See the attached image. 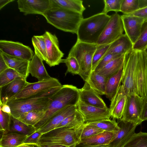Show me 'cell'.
Masks as SVG:
<instances>
[{"instance_id":"6da1fadb","label":"cell","mask_w":147,"mask_h":147,"mask_svg":"<svg viewBox=\"0 0 147 147\" xmlns=\"http://www.w3.org/2000/svg\"><path fill=\"white\" fill-rule=\"evenodd\" d=\"M121 85L127 96L143 98L147 94V56L145 51L133 49L125 55Z\"/></svg>"},{"instance_id":"7a4b0ae2","label":"cell","mask_w":147,"mask_h":147,"mask_svg":"<svg viewBox=\"0 0 147 147\" xmlns=\"http://www.w3.org/2000/svg\"><path fill=\"white\" fill-rule=\"evenodd\" d=\"M79 101V89L71 85H64L53 96L42 118L34 127L38 130L57 112L69 106L77 105Z\"/></svg>"},{"instance_id":"3957f363","label":"cell","mask_w":147,"mask_h":147,"mask_svg":"<svg viewBox=\"0 0 147 147\" xmlns=\"http://www.w3.org/2000/svg\"><path fill=\"white\" fill-rule=\"evenodd\" d=\"M62 86L54 88L30 97L9 101L6 104L10 107L11 116L18 119L22 114L30 111L45 110L53 96Z\"/></svg>"},{"instance_id":"277c9868","label":"cell","mask_w":147,"mask_h":147,"mask_svg":"<svg viewBox=\"0 0 147 147\" xmlns=\"http://www.w3.org/2000/svg\"><path fill=\"white\" fill-rule=\"evenodd\" d=\"M47 22L63 31L76 34L82 14L65 9L51 7L43 16Z\"/></svg>"},{"instance_id":"5b68a950","label":"cell","mask_w":147,"mask_h":147,"mask_svg":"<svg viewBox=\"0 0 147 147\" xmlns=\"http://www.w3.org/2000/svg\"><path fill=\"white\" fill-rule=\"evenodd\" d=\"M110 18L111 16L100 13L83 18L78 29L77 40L83 42L96 44Z\"/></svg>"},{"instance_id":"8992f818","label":"cell","mask_w":147,"mask_h":147,"mask_svg":"<svg viewBox=\"0 0 147 147\" xmlns=\"http://www.w3.org/2000/svg\"><path fill=\"white\" fill-rule=\"evenodd\" d=\"M85 124L72 127L55 128L43 134L38 140V145L52 144L72 146L81 141V135Z\"/></svg>"},{"instance_id":"52a82bcc","label":"cell","mask_w":147,"mask_h":147,"mask_svg":"<svg viewBox=\"0 0 147 147\" xmlns=\"http://www.w3.org/2000/svg\"><path fill=\"white\" fill-rule=\"evenodd\" d=\"M96 47V44L77 40L68 55L74 56L77 60L80 67L79 75L85 81L87 80L92 71V58Z\"/></svg>"},{"instance_id":"ba28073f","label":"cell","mask_w":147,"mask_h":147,"mask_svg":"<svg viewBox=\"0 0 147 147\" xmlns=\"http://www.w3.org/2000/svg\"><path fill=\"white\" fill-rule=\"evenodd\" d=\"M124 31L121 16L117 13L111 16L110 18L100 35L96 45L110 44L118 39Z\"/></svg>"},{"instance_id":"9c48e42d","label":"cell","mask_w":147,"mask_h":147,"mask_svg":"<svg viewBox=\"0 0 147 147\" xmlns=\"http://www.w3.org/2000/svg\"><path fill=\"white\" fill-rule=\"evenodd\" d=\"M62 86L57 79L52 77L47 80L32 83L28 82L22 90L11 100L30 97L48 91L53 88Z\"/></svg>"},{"instance_id":"30bf717a","label":"cell","mask_w":147,"mask_h":147,"mask_svg":"<svg viewBox=\"0 0 147 147\" xmlns=\"http://www.w3.org/2000/svg\"><path fill=\"white\" fill-rule=\"evenodd\" d=\"M142 98L136 95L126 96V99L121 119L131 122L138 125L142 122L140 119L142 110Z\"/></svg>"},{"instance_id":"8fae6325","label":"cell","mask_w":147,"mask_h":147,"mask_svg":"<svg viewBox=\"0 0 147 147\" xmlns=\"http://www.w3.org/2000/svg\"><path fill=\"white\" fill-rule=\"evenodd\" d=\"M45 39L47 53L46 62L50 67L62 63L64 54L60 50L58 38L55 34L46 31L42 35Z\"/></svg>"},{"instance_id":"7c38bea8","label":"cell","mask_w":147,"mask_h":147,"mask_svg":"<svg viewBox=\"0 0 147 147\" xmlns=\"http://www.w3.org/2000/svg\"><path fill=\"white\" fill-rule=\"evenodd\" d=\"M0 52L29 61L34 55L33 51L29 46L19 42L5 40H0Z\"/></svg>"},{"instance_id":"4fadbf2b","label":"cell","mask_w":147,"mask_h":147,"mask_svg":"<svg viewBox=\"0 0 147 147\" xmlns=\"http://www.w3.org/2000/svg\"><path fill=\"white\" fill-rule=\"evenodd\" d=\"M77 107L83 115L85 123L109 120L111 117L109 108L103 109L90 105L80 100Z\"/></svg>"},{"instance_id":"5bb4252c","label":"cell","mask_w":147,"mask_h":147,"mask_svg":"<svg viewBox=\"0 0 147 147\" xmlns=\"http://www.w3.org/2000/svg\"><path fill=\"white\" fill-rule=\"evenodd\" d=\"M18 8L24 15L38 14L44 15L51 8L50 0H18Z\"/></svg>"},{"instance_id":"9a60e30c","label":"cell","mask_w":147,"mask_h":147,"mask_svg":"<svg viewBox=\"0 0 147 147\" xmlns=\"http://www.w3.org/2000/svg\"><path fill=\"white\" fill-rule=\"evenodd\" d=\"M121 16L125 34L134 44L140 35L144 20L142 18L130 14Z\"/></svg>"},{"instance_id":"2e32d148","label":"cell","mask_w":147,"mask_h":147,"mask_svg":"<svg viewBox=\"0 0 147 147\" xmlns=\"http://www.w3.org/2000/svg\"><path fill=\"white\" fill-rule=\"evenodd\" d=\"M117 123L119 129L112 141L109 144L110 147H122L135 133V131L138 125L131 122L121 119Z\"/></svg>"},{"instance_id":"e0dca14e","label":"cell","mask_w":147,"mask_h":147,"mask_svg":"<svg viewBox=\"0 0 147 147\" xmlns=\"http://www.w3.org/2000/svg\"><path fill=\"white\" fill-rule=\"evenodd\" d=\"M26 78L21 77L0 88V105L6 104L19 93L28 83Z\"/></svg>"},{"instance_id":"ac0fdd59","label":"cell","mask_w":147,"mask_h":147,"mask_svg":"<svg viewBox=\"0 0 147 147\" xmlns=\"http://www.w3.org/2000/svg\"><path fill=\"white\" fill-rule=\"evenodd\" d=\"M79 89V100L82 102L99 108H108L99 94L90 87L87 82L85 81L83 86Z\"/></svg>"},{"instance_id":"d6986e66","label":"cell","mask_w":147,"mask_h":147,"mask_svg":"<svg viewBox=\"0 0 147 147\" xmlns=\"http://www.w3.org/2000/svg\"><path fill=\"white\" fill-rule=\"evenodd\" d=\"M77 109V105L65 107L55 113L38 130L43 134L55 128L65 118L72 114Z\"/></svg>"},{"instance_id":"ffe728a7","label":"cell","mask_w":147,"mask_h":147,"mask_svg":"<svg viewBox=\"0 0 147 147\" xmlns=\"http://www.w3.org/2000/svg\"><path fill=\"white\" fill-rule=\"evenodd\" d=\"M126 99L122 87L120 85L115 94L111 100L109 108L111 117L113 119H121Z\"/></svg>"},{"instance_id":"44dd1931","label":"cell","mask_w":147,"mask_h":147,"mask_svg":"<svg viewBox=\"0 0 147 147\" xmlns=\"http://www.w3.org/2000/svg\"><path fill=\"white\" fill-rule=\"evenodd\" d=\"M133 45L127 36L125 34H123L111 44L105 55L113 53L120 55H125L133 49Z\"/></svg>"},{"instance_id":"7402d4cb","label":"cell","mask_w":147,"mask_h":147,"mask_svg":"<svg viewBox=\"0 0 147 147\" xmlns=\"http://www.w3.org/2000/svg\"><path fill=\"white\" fill-rule=\"evenodd\" d=\"M1 54L10 68L14 69L26 79L29 75L28 67L30 61L0 52Z\"/></svg>"},{"instance_id":"603a6c76","label":"cell","mask_w":147,"mask_h":147,"mask_svg":"<svg viewBox=\"0 0 147 147\" xmlns=\"http://www.w3.org/2000/svg\"><path fill=\"white\" fill-rule=\"evenodd\" d=\"M28 71L31 76L36 78L38 81L51 79L43 63V60L35 54L29 62Z\"/></svg>"},{"instance_id":"cb8c5ba5","label":"cell","mask_w":147,"mask_h":147,"mask_svg":"<svg viewBox=\"0 0 147 147\" xmlns=\"http://www.w3.org/2000/svg\"><path fill=\"white\" fill-rule=\"evenodd\" d=\"M51 7L62 8L82 14L86 8L82 0H50Z\"/></svg>"},{"instance_id":"d4e9b609","label":"cell","mask_w":147,"mask_h":147,"mask_svg":"<svg viewBox=\"0 0 147 147\" xmlns=\"http://www.w3.org/2000/svg\"><path fill=\"white\" fill-rule=\"evenodd\" d=\"M117 132L104 131L92 137L82 139L80 141L85 144L91 145L109 144L115 138Z\"/></svg>"},{"instance_id":"484cf974","label":"cell","mask_w":147,"mask_h":147,"mask_svg":"<svg viewBox=\"0 0 147 147\" xmlns=\"http://www.w3.org/2000/svg\"><path fill=\"white\" fill-rule=\"evenodd\" d=\"M108 79L93 71L91 72L86 81L88 83L90 87L98 94L103 95H105L106 84Z\"/></svg>"},{"instance_id":"4316f807","label":"cell","mask_w":147,"mask_h":147,"mask_svg":"<svg viewBox=\"0 0 147 147\" xmlns=\"http://www.w3.org/2000/svg\"><path fill=\"white\" fill-rule=\"evenodd\" d=\"M123 68V66L107 80L106 86L105 95L106 97L110 100L114 96L121 84Z\"/></svg>"},{"instance_id":"83f0119b","label":"cell","mask_w":147,"mask_h":147,"mask_svg":"<svg viewBox=\"0 0 147 147\" xmlns=\"http://www.w3.org/2000/svg\"><path fill=\"white\" fill-rule=\"evenodd\" d=\"M27 136L16 133L2 135L0 140V147H18L24 144Z\"/></svg>"},{"instance_id":"f1b7e54d","label":"cell","mask_w":147,"mask_h":147,"mask_svg":"<svg viewBox=\"0 0 147 147\" xmlns=\"http://www.w3.org/2000/svg\"><path fill=\"white\" fill-rule=\"evenodd\" d=\"M124 57L125 55H123L113 59L96 72L104 77L108 78L123 66Z\"/></svg>"},{"instance_id":"f546056e","label":"cell","mask_w":147,"mask_h":147,"mask_svg":"<svg viewBox=\"0 0 147 147\" xmlns=\"http://www.w3.org/2000/svg\"><path fill=\"white\" fill-rule=\"evenodd\" d=\"M45 110H37L30 111L24 113L18 119L25 124L34 126L43 117Z\"/></svg>"},{"instance_id":"4dcf8cb0","label":"cell","mask_w":147,"mask_h":147,"mask_svg":"<svg viewBox=\"0 0 147 147\" xmlns=\"http://www.w3.org/2000/svg\"><path fill=\"white\" fill-rule=\"evenodd\" d=\"M11 121L10 133H16L28 136L36 131L34 126L27 125L12 116Z\"/></svg>"},{"instance_id":"1f68e13d","label":"cell","mask_w":147,"mask_h":147,"mask_svg":"<svg viewBox=\"0 0 147 147\" xmlns=\"http://www.w3.org/2000/svg\"><path fill=\"white\" fill-rule=\"evenodd\" d=\"M32 41L34 48L35 54L43 61L46 62L47 61L46 45L43 35L33 36Z\"/></svg>"},{"instance_id":"d6a6232c","label":"cell","mask_w":147,"mask_h":147,"mask_svg":"<svg viewBox=\"0 0 147 147\" xmlns=\"http://www.w3.org/2000/svg\"><path fill=\"white\" fill-rule=\"evenodd\" d=\"M85 123L84 117L77 109L72 114L65 118L56 128L61 127H74Z\"/></svg>"},{"instance_id":"836d02e7","label":"cell","mask_w":147,"mask_h":147,"mask_svg":"<svg viewBox=\"0 0 147 147\" xmlns=\"http://www.w3.org/2000/svg\"><path fill=\"white\" fill-rule=\"evenodd\" d=\"M122 147H147V133H135Z\"/></svg>"},{"instance_id":"e575fe53","label":"cell","mask_w":147,"mask_h":147,"mask_svg":"<svg viewBox=\"0 0 147 147\" xmlns=\"http://www.w3.org/2000/svg\"><path fill=\"white\" fill-rule=\"evenodd\" d=\"M96 126L104 131L110 132H117L119 129L118 123L115 119L103 120L98 121L86 123Z\"/></svg>"},{"instance_id":"d590c367","label":"cell","mask_w":147,"mask_h":147,"mask_svg":"<svg viewBox=\"0 0 147 147\" xmlns=\"http://www.w3.org/2000/svg\"><path fill=\"white\" fill-rule=\"evenodd\" d=\"M147 49V20L144 22L140 35L133 44V49L145 51Z\"/></svg>"},{"instance_id":"8d00e7d4","label":"cell","mask_w":147,"mask_h":147,"mask_svg":"<svg viewBox=\"0 0 147 147\" xmlns=\"http://www.w3.org/2000/svg\"><path fill=\"white\" fill-rule=\"evenodd\" d=\"M22 77L13 69L8 68L0 73V88L13 81L17 78Z\"/></svg>"},{"instance_id":"74e56055","label":"cell","mask_w":147,"mask_h":147,"mask_svg":"<svg viewBox=\"0 0 147 147\" xmlns=\"http://www.w3.org/2000/svg\"><path fill=\"white\" fill-rule=\"evenodd\" d=\"M62 63H64L67 67V70L65 74V76L68 73H70L73 75H79L80 66L77 60L74 57L68 55L66 59H63Z\"/></svg>"},{"instance_id":"f35d334b","label":"cell","mask_w":147,"mask_h":147,"mask_svg":"<svg viewBox=\"0 0 147 147\" xmlns=\"http://www.w3.org/2000/svg\"><path fill=\"white\" fill-rule=\"evenodd\" d=\"M11 123V115L0 109V131L2 135L10 133Z\"/></svg>"},{"instance_id":"ab89813d","label":"cell","mask_w":147,"mask_h":147,"mask_svg":"<svg viewBox=\"0 0 147 147\" xmlns=\"http://www.w3.org/2000/svg\"><path fill=\"white\" fill-rule=\"evenodd\" d=\"M111 44L97 45L92 63V71H94L98 63L106 53Z\"/></svg>"},{"instance_id":"60d3db41","label":"cell","mask_w":147,"mask_h":147,"mask_svg":"<svg viewBox=\"0 0 147 147\" xmlns=\"http://www.w3.org/2000/svg\"><path fill=\"white\" fill-rule=\"evenodd\" d=\"M139 0H123L120 12L124 14L132 13L139 9Z\"/></svg>"},{"instance_id":"b9f144b4","label":"cell","mask_w":147,"mask_h":147,"mask_svg":"<svg viewBox=\"0 0 147 147\" xmlns=\"http://www.w3.org/2000/svg\"><path fill=\"white\" fill-rule=\"evenodd\" d=\"M123 0H104V7L101 13H107L111 11L115 13L120 12L121 7Z\"/></svg>"},{"instance_id":"7bdbcfd3","label":"cell","mask_w":147,"mask_h":147,"mask_svg":"<svg viewBox=\"0 0 147 147\" xmlns=\"http://www.w3.org/2000/svg\"><path fill=\"white\" fill-rule=\"evenodd\" d=\"M104 131L96 126L85 123L81 135L80 139L92 137Z\"/></svg>"},{"instance_id":"ee69618b","label":"cell","mask_w":147,"mask_h":147,"mask_svg":"<svg viewBox=\"0 0 147 147\" xmlns=\"http://www.w3.org/2000/svg\"><path fill=\"white\" fill-rule=\"evenodd\" d=\"M121 55L113 53L105 55L98 63L94 71L96 72L99 71L111 61Z\"/></svg>"},{"instance_id":"f6af8a7d","label":"cell","mask_w":147,"mask_h":147,"mask_svg":"<svg viewBox=\"0 0 147 147\" xmlns=\"http://www.w3.org/2000/svg\"><path fill=\"white\" fill-rule=\"evenodd\" d=\"M42 134L38 130L36 131L31 135L27 136L23 144H32L37 147L38 140Z\"/></svg>"},{"instance_id":"bcb514c9","label":"cell","mask_w":147,"mask_h":147,"mask_svg":"<svg viewBox=\"0 0 147 147\" xmlns=\"http://www.w3.org/2000/svg\"><path fill=\"white\" fill-rule=\"evenodd\" d=\"M142 110L140 119L142 122L147 120V94L142 98Z\"/></svg>"},{"instance_id":"7dc6e473","label":"cell","mask_w":147,"mask_h":147,"mask_svg":"<svg viewBox=\"0 0 147 147\" xmlns=\"http://www.w3.org/2000/svg\"><path fill=\"white\" fill-rule=\"evenodd\" d=\"M128 14L139 17L143 18L144 21L147 20V7L140 9L136 11Z\"/></svg>"},{"instance_id":"c3c4849f","label":"cell","mask_w":147,"mask_h":147,"mask_svg":"<svg viewBox=\"0 0 147 147\" xmlns=\"http://www.w3.org/2000/svg\"><path fill=\"white\" fill-rule=\"evenodd\" d=\"M72 147H110V146L109 144L100 145H89L83 143L80 141L73 146Z\"/></svg>"},{"instance_id":"681fc988","label":"cell","mask_w":147,"mask_h":147,"mask_svg":"<svg viewBox=\"0 0 147 147\" xmlns=\"http://www.w3.org/2000/svg\"><path fill=\"white\" fill-rule=\"evenodd\" d=\"M9 68L3 58L0 54V73Z\"/></svg>"},{"instance_id":"f907efd6","label":"cell","mask_w":147,"mask_h":147,"mask_svg":"<svg viewBox=\"0 0 147 147\" xmlns=\"http://www.w3.org/2000/svg\"><path fill=\"white\" fill-rule=\"evenodd\" d=\"M0 109L3 112L11 115V110L10 107L7 104L0 105Z\"/></svg>"},{"instance_id":"816d5d0a","label":"cell","mask_w":147,"mask_h":147,"mask_svg":"<svg viewBox=\"0 0 147 147\" xmlns=\"http://www.w3.org/2000/svg\"><path fill=\"white\" fill-rule=\"evenodd\" d=\"M72 146L69 147L61 144H49L39 145L37 146L38 147H72Z\"/></svg>"},{"instance_id":"f5cc1de1","label":"cell","mask_w":147,"mask_h":147,"mask_svg":"<svg viewBox=\"0 0 147 147\" xmlns=\"http://www.w3.org/2000/svg\"><path fill=\"white\" fill-rule=\"evenodd\" d=\"M139 9L147 7V0H139Z\"/></svg>"},{"instance_id":"db71d44e","label":"cell","mask_w":147,"mask_h":147,"mask_svg":"<svg viewBox=\"0 0 147 147\" xmlns=\"http://www.w3.org/2000/svg\"><path fill=\"white\" fill-rule=\"evenodd\" d=\"M13 0H0V9L9 3L14 1Z\"/></svg>"},{"instance_id":"11a10c76","label":"cell","mask_w":147,"mask_h":147,"mask_svg":"<svg viewBox=\"0 0 147 147\" xmlns=\"http://www.w3.org/2000/svg\"><path fill=\"white\" fill-rule=\"evenodd\" d=\"M18 147H35V146L32 144H23Z\"/></svg>"},{"instance_id":"9f6ffc18","label":"cell","mask_w":147,"mask_h":147,"mask_svg":"<svg viewBox=\"0 0 147 147\" xmlns=\"http://www.w3.org/2000/svg\"><path fill=\"white\" fill-rule=\"evenodd\" d=\"M145 52L146 54L147 55V49H146V50L145 51Z\"/></svg>"},{"instance_id":"6f0895ef","label":"cell","mask_w":147,"mask_h":147,"mask_svg":"<svg viewBox=\"0 0 147 147\" xmlns=\"http://www.w3.org/2000/svg\"><path fill=\"white\" fill-rule=\"evenodd\" d=\"M37 147H38L37 146Z\"/></svg>"},{"instance_id":"680465c9","label":"cell","mask_w":147,"mask_h":147,"mask_svg":"<svg viewBox=\"0 0 147 147\" xmlns=\"http://www.w3.org/2000/svg\"><path fill=\"white\" fill-rule=\"evenodd\" d=\"M147 55V54H146Z\"/></svg>"}]
</instances>
